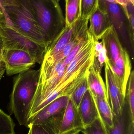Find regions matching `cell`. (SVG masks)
Here are the masks:
<instances>
[{"instance_id":"6da1fadb","label":"cell","mask_w":134,"mask_h":134,"mask_svg":"<svg viewBox=\"0 0 134 134\" xmlns=\"http://www.w3.org/2000/svg\"><path fill=\"white\" fill-rule=\"evenodd\" d=\"M4 18L17 31L38 44L48 46L30 0H1Z\"/></svg>"},{"instance_id":"7a4b0ae2","label":"cell","mask_w":134,"mask_h":134,"mask_svg":"<svg viewBox=\"0 0 134 134\" xmlns=\"http://www.w3.org/2000/svg\"><path fill=\"white\" fill-rule=\"evenodd\" d=\"M40 69H30L14 77L9 109L19 124L29 128V121L40 77Z\"/></svg>"},{"instance_id":"3957f363","label":"cell","mask_w":134,"mask_h":134,"mask_svg":"<svg viewBox=\"0 0 134 134\" xmlns=\"http://www.w3.org/2000/svg\"><path fill=\"white\" fill-rule=\"evenodd\" d=\"M47 46L65 27V18L57 0H30Z\"/></svg>"},{"instance_id":"277c9868","label":"cell","mask_w":134,"mask_h":134,"mask_svg":"<svg viewBox=\"0 0 134 134\" xmlns=\"http://www.w3.org/2000/svg\"><path fill=\"white\" fill-rule=\"evenodd\" d=\"M0 35L3 41V50L26 52L32 57L36 63L42 64L47 48L19 32L5 21L4 17L0 21Z\"/></svg>"},{"instance_id":"5b68a950","label":"cell","mask_w":134,"mask_h":134,"mask_svg":"<svg viewBox=\"0 0 134 134\" xmlns=\"http://www.w3.org/2000/svg\"><path fill=\"white\" fill-rule=\"evenodd\" d=\"M41 124L51 125L58 134H79L84 129L77 107L70 98L66 107L60 113Z\"/></svg>"},{"instance_id":"8992f818","label":"cell","mask_w":134,"mask_h":134,"mask_svg":"<svg viewBox=\"0 0 134 134\" xmlns=\"http://www.w3.org/2000/svg\"><path fill=\"white\" fill-rule=\"evenodd\" d=\"M2 57L8 76L27 71L36 63L29 53L20 50H3Z\"/></svg>"},{"instance_id":"52a82bcc","label":"cell","mask_w":134,"mask_h":134,"mask_svg":"<svg viewBox=\"0 0 134 134\" xmlns=\"http://www.w3.org/2000/svg\"><path fill=\"white\" fill-rule=\"evenodd\" d=\"M104 66L106 88L109 102L114 115L118 116L123 112L125 96L123 95L115 80L108 58Z\"/></svg>"},{"instance_id":"ba28073f","label":"cell","mask_w":134,"mask_h":134,"mask_svg":"<svg viewBox=\"0 0 134 134\" xmlns=\"http://www.w3.org/2000/svg\"><path fill=\"white\" fill-rule=\"evenodd\" d=\"M69 99L68 96H62L51 102L30 118L29 125L41 124L49 118L58 115L66 107Z\"/></svg>"},{"instance_id":"9c48e42d","label":"cell","mask_w":134,"mask_h":134,"mask_svg":"<svg viewBox=\"0 0 134 134\" xmlns=\"http://www.w3.org/2000/svg\"><path fill=\"white\" fill-rule=\"evenodd\" d=\"M89 20L90 26L88 31L95 42L101 40L105 32L112 25L107 12L99 5Z\"/></svg>"},{"instance_id":"30bf717a","label":"cell","mask_w":134,"mask_h":134,"mask_svg":"<svg viewBox=\"0 0 134 134\" xmlns=\"http://www.w3.org/2000/svg\"><path fill=\"white\" fill-rule=\"evenodd\" d=\"M101 40L106 50L110 63L114 64L120 57L124 48L118 38V32L113 25L105 32Z\"/></svg>"},{"instance_id":"8fae6325","label":"cell","mask_w":134,"mask_h":134,"mask_svg":"<svg viewBox=\"0 0 134 134\" xmlns=\"http://www.w3.org/2000/svg\"><path fill=\"white\" fill-rule=\"evenodd\" d=\"M84 129L99 118L98 113L93 96L89 89L85 93L78 108Z\"/></svg>"},{"instance_id":"7c38bea8","label":"cell","mask_w":134,"mask_h":134,"mask_svg":"<svg viewBox=\"0 0 134 134\" xmlns=\"http://www.w3.org/2000/svg\"><path fill=\"white\" fill-rule=\"evenodd\" d=\"M107 132V134H134V119L125 99L122 114L118 116L114 115L113 126Z\"/></svg>"},{"instance_id":"4fadbf2b","label":"cell","mask_w":134,"mask_h":134,"mask_svg":"<svg viewBox=\"0 0 134 134\" xmlns=\"http://www.w3.org/2000/svg\"><path fill=\"white\" fill-rule=\"evenodd\" d=\"M99 6L107 12L112 25L117 32H119L124 38L126 36L124 17L121 10L115 1L113 3H108L106 0H98Z\"/></svg>"},{"instance_id":"5bb4252c","label":"cell","mask_w":134,"mask_h":134,"mask_svg":"<svg viewBox=\"0 0 134 134\" xmlns=\"http://www.w3.org/2000/svg\"><path fill=\"white\" fill-rule=\"evenodd\" d=\"M87 81L88 89L93 96L102 98L109 102L105 85L101 74L94 69L92 65L89 69Z\"/></svg>"},{"instance_id":"9a60e30c","label":"cell","mask_w":134,"mask_h":134,"mask_svg":"<svg viewBox=\"0 0 134 134\" xmlns=\"http://www.w3.org/2000/svg\"><path fill=\"white\" fill-rule=\"evenodd\" d=\"M73 31L72 25L65 27L48 46L44 57H53L61 52L70 41Z\"/></svg>"},{"instance_id":"2e32d148","label":"cell","mask_w":134,"mask_h":134,"mask_svg":"<svg viewBox=\"0 0 134 134\" xmlns=\"http://www.w3.org/2000/svg\"><path fill=\"white\" fill-rule=\"evenodd\" d=\"M93 98L98 113L99 118L107 131L113 126L114 115L110 104L109 102L102 98L94 96Z\"/></svg>"},{"instance_id":"e0dca14e","label":"cell","mask_w":134,"mask_h":134,"mask_svg":"<svg viewBox=\"0 0 134 134\" xmlns=\"http://www.w3.org/2000/svg\"><path fill=\"white\" fill-rule=\"evenodd\" d=\"M65 3V27H70L80 18L81 0H66Z\"/></svg>"},{"instance_id":"ac0fdd59","label":"cell","mask_w":134,"mask_h":134,"mask_svg":"<svg viewBox=\"0 0 134 134\" xmlns=\"http://www.w3.org/2000/svg\"><path fill=\"white\" fill-rule=\"evenodd\" d=\"M98 5V0H81L80 18L89 19Z\"/></svg>"},{"instance_id":"d6986e66","label":"cell","mask_w":134,"mask_h":134,"mask_svg":"<svg viewBox=\"0 0 134 134\" xmlns=\"http://www.w3.org/2000/svg\"><path fill=\"white\" fill-rule=\"evenodd\" d=\"M110 64L111 65L114 66L118 69L123 71L127 75L130 76L131 71V60L129 55L124 48L123 49L120 57L117 59L115 63Z\"/></svg>"},{"instance_id":"ffe728a7","label":"cell","mask_w":134,"mask_h":134,"mask_svg":"<svg viewBox=\"0 0 134 134\" xmlns=\"http://www.w3.org/2000/svg\"><path fill=\"white\" fill-rule=\"evenodd\" d=\"M15 127L12 118L0 109V134H15Z\"/></svg>"},{"instance_id":"44dd1931","label":"cell","mask_w":134,"mask_h":134,"mask_svg":"<svg viewBox=\"0 0 134 134\" xmlns=\"http://www.w3.org/2000/svg\"><path fill=\"white\" fill-rule=\"evenodd\" d=\"M88 75L76 87L69 97L77 108L85 93L88 89Z\"/></svg>"},{"instance_id":"7402d4cb","label":"cell","mask_w":134,"mask_h":134,"mask_svg":"<svg viewBox=\"0 0 134 134\" xmlns=\"http://www.w3.org/2000/svg\"><path fill=\"white\" fill-rule=\"evenodd\" d=\"M125 99L127 102L132 118L134 119V74L131 71L127 84Z\"/></svg>"},{"instance_id":"603a6c76","label":"cell","mask_w":134,"mask_h":134,"mask_svg":"<svg viewBox=\"0 0 134 134\" xmlns=\"http://www.w3.org/2000/svg\"><path fill=\"white\" fill-rule=\"evenodd\" d=\"M107 58V51L104 46L103 48L99 51L96 52L94 51V61L92 65L94 69L97 72L101 74L103 66Z\"/></svg>"},{"instance_id":"cb8c5ba5","label":"cell","mask_w":134,"mask_h":134,"mask_svg":"<svg viewBox=\"0 0 134 134\" xmlns=\"http://www.w3.org/2000/svg\"><path fill=\"white\" fill-rule=\"evenodd\" d=\"M134 3L133 0H128L127 4L123 8L129 23V34L132 41L134 40Z\"/></svg>"},{"instance_id":"d4e9b609","label":"cell","mask_w":134,"mask_h":134,"mask_svg":"<svg viewBox=\"0 0 134 134\" xmlns=\"http://www.w3.org/2000/svg\"><path fill=\"white\" fill-rule=\"evenodd\" d=\"M81 132L83 134H107L105 127L99 118L85 128Z\"/></svg>"},{"instance_id":"484cf974","label":"cell","mask_w":134,"mask_h":134,"mask_svg":"<svg viewBox=\"0 0 134 134\" xmlns=\"http://www.w3.org/2000/svg\"><path fill=\"white\" fill-rule=\"evenodd\" d=\"M28 134H58L51 125L48 124H30Z\"/></svg>"},{"instance_id":"4316f807","label":"cell","mask_w":134,"mask_h":134,"mask_svg":"<svg viewBox=\"0 0 134 134\" xmlns=\"http://www.w3.org/2000/svg\"><path fill=\"white\" fill-rule=\"evenodd\" d=\"M91 35V34H90L89 32V34H88L87 36L86 37H85L84 39H83L82 40H81L77 44V45L73 49L72 51L63 60V65H64L66 68L70 64V63L75 58L77 53H78L80 49L81 48L83 45L87 41Z\"/></svg>"},{"instance_id":"83f0119b","label":"cell","mask_w":134,"mask_h":134,"mask_svg":"<svg viewBox=\"0 0 134 134\" xmlns=\"http://www.w3.org/2000/svg\"><path fill=\"white\" fill-rule=\"evenodd\" d=\"M6 71L5 65L3 61L0 62V81Z\"/></svg>"},{"instance_id":"f1b7e54d","label":"cell","mask_w":134,"mask_h":134,"mask_svg":"<svg viewBox=\"0 0 134 134\" xmlns=\"http://www.w3.org/2000/svg\"><path fill=\"white\" fill-rule=\"evenodd\" d=\"M3 41H2L1 36L0 35V62L3 61L2 55H3Z\"/></svg>"},{"instance_id":"f546056e","label":"cell","mask_w":134,"mask_h":134,"mask_svg":"<svg viewBox=\"0 0 134 134\" xmlns=\"http://www.w3.org/2000/svg\"><path fill=\"white\" fill-rule=\"evenodd\" d=\"M4 17V14L3 11V10H0V21L3 19Z\"/></svg>"},{"instance_id":"4dcf8cb0","label":"cell","mask_w":134,"mask_h":134,"mask_svg":"<svg viewBox=\"0 0 134 134\" xmlns=\"http://www.w3.org/2000/svg\"><path fill=\"white\" fill-rule=\"evenodd\" d=\"M109 3H113L115 2V0H106Z\"/></svg>"}]
</instances>
